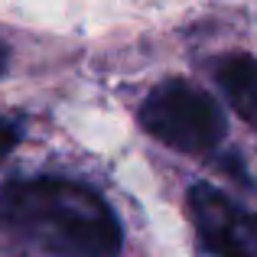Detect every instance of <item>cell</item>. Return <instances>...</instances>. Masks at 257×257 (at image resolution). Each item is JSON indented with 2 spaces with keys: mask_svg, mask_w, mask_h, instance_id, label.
Instances as JSON below:
<instances>
[{
  "mask_svg": "<svg viewBox=\"0 0 257 257\" xmlns=\"http://www.w3.org/2000/svg\"><path fill=\"white\" fill-rule=\"evenodd\" d=\"M140 124L153 140L179 153L215 150L225 137V114L212 94L189 82L157 85L140 104Z\"/></svg>",
  "mask_w": 257,
  "mask_h": 257,
  "instance_id": "2",
  "label": "cell"
},
{
  "mask_svg": "<svg viewBox=\"0 0 257 257\" xmlns=\"http://www.w3.org/2000/svg\"><path fill=\"white\" fill-rule=\"evenodd\" d=\"M20 137H23L20 124H13L10 117H0V163L10 157V150L20 144Z\"/></svg>",
  "mask_w": 257,
  "mask_h": 257,
  "instance_id": "5",
  "label": "cell"
},
{
  "mask_svg": "<svg viewBox=\"0 0 257 257\" xmlns=\"http://www.w3.org/2000/svg\"><path fill=\"white\" fill-rule=\"evenodd\" d=\"M218 85L244 124L257 127V59L231 56L218 65Z\"/></svg>",
  "mask_w": 257,
  "mask_h": 257,
  "instance_id": "4",
  "label": "cell"
},
{
  "mask_svg": "<svg viewBox=\"0 0 257 257\" xmlns=\"http://www.w3.org/2000/svg\"><path fill=\"white\" fill-rule=\"evenodd\" d=\"M7 65H10V49L7 43H0V75H7Z\"/></svg>",
  "mask_w": 257,
  "mask_h": 257,
  "instance_id": "6",
  "label": "cell"
},
{
  "mask_svg": "<svg viewBox=\"0 0 257 257\" xmlns=\"http://www.w3.org/2000/svg\"><path fill=\"white\" fill-rule=\"evenodd\" d=\"M199 241L212 257H257V218L238 208L225 192L208 182H195L189 189Z\"/></svg>",
  "mask_w": 257,
  "mask_h": 257,
  "instance_id": "3",
  "label": "cell"
},
{
  "mask_svg": "<svg viewBox=\"0 0 257 257\" xmlns=\"http://www.w3.org/2000/svg\"><path fill=\"white\" fill-rule=\"evenodd\" d=\"M0 221L52 257H117L124 244L114 208L94 189L62 176L7 182Z\"/></svg>",
  "mask_w": 257,
  "mask_h": 257,
  "instance_id": "1",
  "label": "cell"
}]
</instances>
